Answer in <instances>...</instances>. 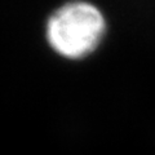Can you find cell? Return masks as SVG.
I'll return each instance as SVG.
<instances>
[{
	"mask_svg": "<svg viewBox=\"0 0 155 155\" xmlns=\"http://www.w3.org/2000/svg\"><path fill=\"white\" fill-rule=\"evenodd\" d=\"M105 21L94 5L84 2L69 3L52 14L47 36L57 52L80 57L92 51L102 36Z\"/></svg>",
	"mask_w": 155,
	"mask_h": 155,
	"instance_id": "obj_1",
	"label": "cell"
}]
</instances>
